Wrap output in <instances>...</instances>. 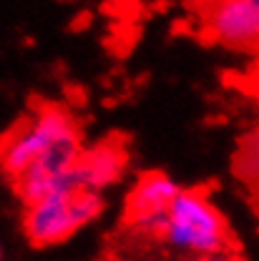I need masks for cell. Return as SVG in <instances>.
Masks as SVG:
<instances>
[{
    "label": "cell",
    "instance_id": "6da1fadb",
    "mask_svg": "<svg viewBox=\"0 0 259 261\" xmlns=\"http://www.w3.org/2000/svg\"><path fill=\"white\" fill-rule=\"evenodd\" d=\"M76 116L45 103L0 138V171L13 181L23 206L51 194L76 189L73 163L81 153Z\"/></svg>",
    "mask_w": 259,
    "mask_h": 261
},
{
    "label": "cell",
    "instance_id": "7a4b0ae2",
    "mask_svg": "<svg viewBox=\"0 0 259 261\" xmlns=\"http://www.w3.org/2000/svg\"><path fill=\"white\" fill-rule=\"evenodd\" d=\"M156 239L174 256H211L231 251L227 216L201 189H184L174 198Z\"/></svg>",
    "mask_w": 259,
    "mask_h": 261
},
{
    "label": "cell",
    "instance_id": "3957f363",
    "mask_svg": "<svg viewBox=\"0 0 259 261\" xmlns=\"http://www.w3.org/2000/svg\"><path fill=\"white\" fill-rule=\"evenodd\" d=\"M103 214V196L81 189L51 194L23 211V231L33 246H58Z\"/></svg>",
    "mask_w": 259,
    "mask_h": 261
},
{
    "label": "cell",
    "instance_id": "277c9868",
    "mask_svg": "<svg viewBox=\"0 0 259 261\" xmlns=\"http://www.w3.org/2000/svg\"><path fill=\"white\" fill-rule=\"evenodd\" d=\"M181 186L161 171H149L136 178L126 196L124 219L126 226L144 236H156L159 226L163 224L174 198L179 196Z\"/></svg>",
    "mask_w": 259,
    "mask_h": 261
},
{
    "label": "cell",
    "instance_id": "5b68a950",
    "mask_svg": "<svg viewBox=\"0 0 259 261\" xmlns=\"http://www.w3.org/2000/svg\"><path fill=\"white\" fill-rule=\"evenodd\" d=\"M201 23L214 43L254 48L259 45V0H206Z\"/></svg>",
    "mask_w": 259,
    "mask_h": 261
},
{
    "label": "cell",
    "instance_id": "8992f818",
    "mask_svg": "<svg viewBox=\"0 0 259 261\" xmlns=\"http://www.w3.org/2000/svg\"><path fill=\"white\" fill-rule=\"evenodd\" d=\"M126 166H129V153L124 143L113 138L96 141L81 148L78 159L73 163V184L81 191L103 196V191H108L124 178Z\"/></svg>",
    "mask_w": 259,
    "mask_h": 261
},
{
    "label": "cell",
    "instance_id": "52a82bcc",
    "mask_svg": "<svg viewBox=\"0 0 259 261\" xmlns=\"http://www.w3.org/2000/svg\"><path fill=\"white\" fill-rule=\"evenodd\" d=\"M234 173L244 186L259 191V126L242 138L234 156Z\"/></svg>",
    "mask_w": 259,
    "mask_h": 261
},
{
    "label": "cell",
    "instance_id": "ba28073f",
    "mask_svg": "<svg viewBox=\"0 0 259 261\" xmlns=\"http://www.w3.org/2000/svg\"><path fill=\"white\" fill-rule=\"evenodd\" d=\"M171 261H242L234 251H224V254H211V256H174Z\"/></svg>",
    "mask_w": 259,
    "mask_h": 261
},
{
    "label": "cell",
    "instance_id": "9c48e42d",
    "mask_svg": "<svg viewBox=\"0 0 259 261\" xmlns=\"http://www.w3.org/2000/svg\"><path fill=\"white\" fill-rule=\"evenodd\" d=\"M0 261H3V246H0Z\"/></svg>",
    "mask_w": 259,
    "mask_h": 261
}]
</instances>
